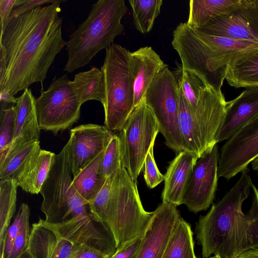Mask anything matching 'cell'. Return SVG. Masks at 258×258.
Here are the masks:
<instances>
[{
  "mask_svg": "<svg viewBox=\"0 0 258 258\" xmlns=\"http://www.w3.org/2000/svg\"><path fill=\"white\" fill-rule=\"evenodd\" d=\"M73 244L58 236L40 218L32 225L28 249L34 258H68Z\"/></svg>",
  "mask_w": 258,
  "mask_h": 258,
  "instance_id": "20",
  "label": "cell"
},
{
  "mask_svg": "<svg viewBox=\"0 0 258 258\" xmlns=\"http://www.w3.org/2000/svg\"><path fill=\"white\" fill-rule=\"evenodd\" d=\"M225 79L231 87H258V48L243 53L231 61L226 68Z\"/></svg>",
  "mask_w": 258,
  "mask_h": 258,
  "instance_id": "22",
  "label": "cell"
},
{
  "mask_svg": "<svg viewBox=\"0 0 258 258\" xmlns=\"http://www.w3.org/2000/svg\"><path fill=\"white\" fill-rule=\"evenodd\" d=\"M155 143L151 146L146 157L144 165V176L150 188H154L164 180V175L159 171L155 160L153 149Z\"/></svg>",
  "mask_w": 258,
  "mask_h": 258,
  "instance_id": "35",
  "label": "cell"
},
{
  "mask_svg": "<svg viewBox=\"0 0 258 258\" xmlns=\"http://www.w3.org/2000/svg\"><path fill=\"white\" fill-rule=\"evenodd\" d=\"M143 234L117 248L115 252L109 258H137L142 244Z\"/></svg>",
  "mask_w": 258,
  "mask_h": 258,
  "instance_id": "36",
  "label": "cell"
},
{
  "mask_svg": "<svg viewBox=\"0 0 258 258\" xmlns=\"http://www.w3.org/2000/svg\"><path fill=\"white\" fill-rule=\"evenodd\" d=\"M248 169L196 224V237L204 258H237L258 248V189Z\"/></svg>",
  "mask_w": 258,
  "mask_h": 258,
  "instance_id": "2",
  "label": "cell"
},
{
  "mask_svg": "<svg viewBox=\"0 0 258 258\" xmlns=\"http://www.w3.org/2000/svg\"><path fill=\"white\" fill-rule=\"evenodd\" d=\"M67 74L56 78L36 99V111L40 130L59 131L71 127L80 117L82 105Z\"/></svg>",
  "mask_w": 258,
  "mask_h": 258,
  "instance_id": "10",
  "label": "cell"
},
{
  "mask_svg": "<svg viewBox=\"0 0 258 258\" xmlns=\"http://www.w3.org/2000/svg\"><path fill=\"white\" fill-rule=\"evenodd\" d=\"M36 99L27 88L17 98L15 107L16 123L13 140L9 148L0 153V159L29 143L39 141L40 129L36 111Z\"/></svg>",
  "mask_w": 258,
  "mask_h": 258,
  "instance_id": "16",
  "label": "cell"
},
{
  "mask_svg": "<svg viewBox=\"0 0 258 258\" xmlns=\"http://www.w3.org/2000/svg\"><path fill=\"white\" fill-rule=\"evenodd\" d=\"M88 206L92 218L111 234L117 248L143 234L153 214L144 209L136 181L122 165Z\"/></svg>",
  "mask_w": 258,
  "mask_h": 258,
  "instance_id": "4",
  "label": "cell"
},
{
  "mask_svg": "<svg viewBox=\"0 0 258 258\" xmlns=\"http://www.w3.org/2000/svg\"><path fill=\"white\" fill-rule=\"evenodd\" d=\"M129 53L124 47L113 43L106 49L101 68L105 83L104 124L111 132L120 130L135 108Z\"/></svg>",
  "mask_w": 258,
  "mask_h": 258,
  "instance_id": "7",
  "label": "cell"
},
{
  "mask_svg": "<svg viewBox=\"0 0 258 258\" xmlns=\"http://www.w3.org/2000/svg\"><path fill=\"white\" fill-rule=\"evenodd\" d=\"M37 7L8 20L0 35L7 69L0 91L15 95L45 80L55 56L67 45L61 34V3Z\"/></svg>",
  "mask_w": 258,
  "mask_h": 258,
  "instance_id": "1",
  "label": "cell"
},
{
  "mask_svg": "<svg viewBox=\"0 0 258 258\" xmlns=\"http://www.w3.org/2000/svg\"><path fill=\"white\" fill-rule=\"evenodd\" d=\"M16 2V0H0L1 34L7 26Z\"/></svg>",
  "mask_w": 258,
  "mask_h": 258,
  "instance_id": "40",
  "label": "cell"
},
{
  "mask_svg": "<svg viewBox=\"0 0 258 258\" xmlns=\"http://www.w3.org/2000/svg\"><path fill=\"white\" fill-rule=\"evenodd\" d=\"M70 143L55 155L47 177L40 193V207L45 215L43 223L60 237L73 244L83 243L93 247L99 245L105 234L101 225L92 218L88 204L72 185L70 160Z\"/></svg>",
  "mask_w": 258,
  "mask_h": 258,
  "instance_id": "3",
  "label": "cell"
},
{
  "mask_svg": "<svg viewBox=\"0 0 258 258\" xmlns=\"http://www.w3.org/2000/svg\"><path fill=\"white\" fill-rule=\"evenodd\" d=\"M198 29L215 36L258 43V0H243L236 9L214 18Z\"/></svg>",
  "mask_w": 258,
  "mask_h": 258,
  "instance_id": "13",
  "label": "cell"
},
{
  "mask_svg": "<svg viewBox=\"0 0 258 258\" xmlns=\"http://www.w3.org/2000/svg\"><path fill=\"white\" fill-rule=\"evenodd\" d=\"M171 42L184 70L200 78L207 85L222 92L226 68L237 56L258 48V43L215 36L180 23Z\"/></svg>",
  "mask_w": 258,
  "mask_h": 258,
  "instance_id": "5",
  "label": "cell"
},
{
  "mask_svg": "<svg viewBox=\"0 0 258 258\" xmlns=\"http://www.w3.org/2000/svg\"><path fill=\"white\" fill-rule=\"evenodd\" d=\"M127 11L124 0H99L94 4L86 20L69 36L63 70L73 73L88 64L101 50L109 47L123 31L121 20Z\"/></svg>",
  "mask_w": 258,
  "mask_h": 258,
  "instance_id": "6",
  "label": "cell"
},
{
  "mask_svg": "<svg viewBox=\"0 0 258 258\" xmlns=\"http://www.w3.org/2000/svg\"><path fill=\"white\" fill-rule=\"evenodd\" d=\"M129 61L134 82L135 107L144 98L153 80L168 66L152 47L148 46L130 52Z\"/></svg>",
  "mask_w": 258,
  "mask_h": 258,
  "instance_id": "17",
  "label": "cell"
},
{
  "mask_svg": "<svg viewBox=\"0 0 258 258\" xmlns=\"http://www.w3.org/2000/svg\"><path fill=\"white\" fill-rule=\"evenodd\" d=\"M121 166L118 137L113 134L104 150L98 172L102 176L107 178L113 176Z\"/></svg>",
  "mask_w": 258,
  "mask_h": 258,
  "instance_id": "32",
  "label": "cell"
},
{
  "mask_svg": "<svg viewBox=\"0 0 258 258\" xmlns=\"http://www.w3.org/2000/svg\"><path fill=\"white\" fill-rule=\"evenodd\" d=\"M0 153L6 151L13 140L16 123L15 106L1 110Z\"/></svg>",
  "mask_w": 258,
  "mask_h": 258,
  "instance_id": "34",
  "label": "cell"
},
{
  "mask_svg": "<svg viewBox=\"0 0 258 258\" xmlns=\"http://www.w3.org/2000/svg\"><path fill=\"white\" fill-rule=\"evenodd\" d=\"M113 135L105 125L92 123L81 124L70 130V160L73 177L106 148Z\"/></svg>",
  "mask_w": 258,
  "mask_h": 258,
  "instance_id": "14",
  "label": "cell"
},
{
  "mask_svg": "<svg viewBox=\"0 0 258 258\" xmlns=\"http://www.w3.org/2000/svg\"><path fill=\"white\" fill-rule=\"evenodd\" d=\"M258 114V87L246 88L227 101L223 121L216 137L217 143L227 141Z\"/></svg>",
  "mask_w": 258,
  "mask_h": 258,
  "instance_id": "18",
  "label": "cell"
},
{
  "mask_svg": "<svg viewBox=\"0 0 258 258\" xmlns=\"http://www.w3.org/2000/svg\"><path fill=\"white\" fill-rule=\"evenodd\" d=\"M118 132L121 165L137 182L149 150L159 132L157 121L144 98Z\"/></svg>",
  "mask_w": 258,
  "mask_h": 258,
  "instance_id": "8",
  "label": "cell"
},
{
  "mask_svg": "<svg viewBox=\"0 0 258 258\" xmlns=\"http://www.w3.org/2000/svg\"><path fill=\"white\" fill-rule=\"evenodd\" d=\"M243 0H191L187 24L199 29L211 19L239 7Z\"/></svg>",
  "mask_w": 258,
  "mask_h": 258,
  "instance_id": "24",
  "label": "cell"
},
{
  "mask_svg": "<svg viewBox=\"0 0 258 258\" xmlns=\"http://www.w3.org/2000/svg\"><path fill=\"white\" fill-rule=\"evenodd\" d=\"M16 258H34L31 255L28 249H27L25 251L21 253Z\"/></svg>",
  "mask_w": 258,
  "mask_h": 258,
  "instance_id": "45",
  "label": "cell"
},
{
  "mask_svg": "<svg viewBox=\"0 0 258 258\" xmlns=\"http://www.w3.org/2000/svg\"><path fill=\"white\" fill-rule=\"evenodd\" d=\"M6 69V51L5 48L0 45V83L3 81Z\"/></svg>",
  "mask_w": 258,
  "mask_h": 258,
  "instance_id": "42",
  "label": "cell"
},
{
  "mask_svg": "<svg viewBox=\"0 0 258 258\" xmlns=\"http://www.w3.org/2000/svg\"><path fill=\"white\" fill-rule=\"evenodd\" d=\"M180 218L176 206L162 202L153 211L137 258H162Z\"/></svg>",
  "mask_w": 258,
  "mask_h": 258,
  "instance_id": "15",
  "label": "cell"
},
{
  "mask_svg": "<svg viewBox=\"0 0 258 258\" xmlns=\"http://www.w3.org/2000/svg\"><path fill=\"white\" fill-rule=\"evenodd\" d=\"M162 258H197L191 226L181 217L173 230Z\"/></svg>",
  "mask_w": 258,
  "mask_h": 258,
  "instance_id": "29",
  "label": "cell"
},
{
  "mask_svg": "<svg viewBox=\"0 0 258 258\" xmlns=\"http://www.w3.org/2000/svg\"><path fill=\"white\" fill-rule=\"evenodd\" d=\"M17 187L14 180H0V258L4 257L8 229L16 212Z\"/></svg>",
  "mask_w": 258,
  "mask_h": 258,
  "instance_id": "28",
  "label": "cell"
},
{
  "mask_svg": "<svg viewBox=\"0 0 258 258\" xmlns=\"http://www.w3.org/2000/svg\"><path fill=\"white\" fill-rule=\"evenodd\" d=\"M252 169L258 172V155L250 162Z\"/></svg>",
  "mask_w": 258,
  "mask_h": 258,
  "instance_id": "44",
  "label": "cell"
},
{
  "mask_svg": "<svg viewBox=\"0 0 258 258\" xmlns=\"http://www.w3.org/2000/svg\"><path fill=\"white\" fill-rule=\"evenodd\" d=\"M179 126L184 151L192 153L199 159L211 148L195 120L189 106L179 88Z\"/></svg>",
  "mask_w": 258,
  "mask_h": 258,
  "instance_id": "21",
  "label": "cell"
},
{
  "mask_svg": "<svg viewBox=\"0 0 258 258\" xmlns=\"http://www.w3.org/2000/svg\"><path fill=\"white\" fill-rule=\"evenodd\" d=\"M219 155L217 144L196 163L182 199L190 212L206 210L212 203L218 185Z\"/></svg>",
  "mask_w": 258,
  "mask_h": 258,
  "instance_id": "12",
  "label": "cell"
},
{
  "mask_svg": "<svg viewBox=\"0 0 258 258\" xmlns=\"http://www.w3.org/2000/svg\"><path fill=\"white\" fill-rule=\"evenodd\" d=\"M136 29L142 34L149 32L160 13L162 0H129Z\"/></svg>",
  "mask_w": 258,
  "mask_h": 258,
  "instance_id": "30",
  "label": "cell"
},
{
  "mask_svg": "<svg viewBox=\"0 0 258 258\" xmlns=\"http://www.w3.org/2000/svg\"><path fill=\"white\" fill-rule=\"evenodd\" d=\"M177 66L173 73L184 97L190 108L193 109L198 103L202 91L208 85L196 75L184 70L181 64Z\"/></svg>",
  "mask_w": 258,
  "mask_h": 258,
  "instance_id": "31",
  "label": "cell"
},
{
  "mask_svg": "<svg viewBox=\"0 0 258 258\" xmlns=\"http://www.w3.org/2000/svg\"><path fill=\"white\" fill-rule=\"evenodd\" d=\"M198 159L197 155L187 151L177 153L170 162L164 174L162 202L176 207L182 204L185 191Z\"/></svg>",
  "mask_w": 258,
  "mask_h": 258,
  "instance_id": "19",
  "label": "cell"
},
{
  "mask_svg": "<svg viewBox=\"0 0 258 258\" xmlns=\"http://www.w3.org/2000/svg\"><path fill=\"white\" fill-rule=\"evenodd\" d=\"M19 210L21 214V224L8 258H16L28 248L31 233L29 225L30 208L27 204L22 203Z\"/></svg>",
  "mask_w": 258,
  "mask_h": 258,
  "instance_id": "33",
  "label": "cell"
},
{
  "mask_svg": "<svg viewBox=\"0 0 258 258\" xmlns=\"http://www.w3.org/2000/svg\"><path fill=\"white\" fill-rule=\"evenodd\" d=\"M237 258H258V248L246 251Z\"/></svg>",
  "mask_w": 258,
  "mask_h": 258,
  "instance_id": "43",
  "label": "cell"
},
{
  "mask_svg": "<svg viewBox=\"0 0 258 258\" xmlns=\"http://www.w3.org/2000/svg\"><path fill=\"white\" fill-rule=\"evenodd\" d=\"M41 149L39 141H34L0 159V180L12 179L17 183L30 168Z\"/></svg>",
  "mask_w": 258,
  "mask_h": 258,
  "instance_id": "23",
  "label": "cell"
},
{
  "mask_svg": "<svg viewBox=\"0 0 258 258\" xmlns=\"http://www.w3.org/2000/svg\"><path fill=\"white\" fill-rule=\"evenodd\" d=\"M81 103L97 100L103 105L105 101V83L101 69L91 66L87 71L76 74L72 81Z\"/></svg>",
  "mask_w": 258,
  "mask_h": 258,
  "instance_id": "25",
  "label": "cell"
},
{
  "mask_svg": "<svg viewBox=\"0 0 258 258\" xmlns=\"http://www.w3.org/2000/svg\"><path fill=\"white\" fill-rule=\"evenodd\" d=\"M103 252L83 243L73 244L68 258H109Z\"/></svg>",
  "mask_w": 258,
  "mask_h": 258,
  "instance_id": "37",
  "label": "cell"
},
{
  "mask_svg": "<svg viewBox=\"0 0 258 258\" xmlns=\"http://www.w3.org/2000/svg\"><path fill=\"white\" fill-rule=\"evenodd\" d=\"M21 222V214L20 211L18 210L13 223L11 226H10L8 229L5 244L4 258H8L11 253L14 240L20 226Z\"/></svg>",
  "mask_w": 258,
  "mask_h": 258,
  "instance_id": "39",
  "label": "cell"
},
{
  "mask_svg": "<svg viewBox=\"0 0 258 258\" xmlns=\"http://www.w3.org/2000/svg\"><path fill=\"white\" fill-rule=\"evenodd\" d=\"M258 155V114L227 140L220 149L219 177L231 179Z\"/></svg>",
  "mask_w": 258,
  "mask_h": 258,
  "instance_id": "11",
  "label": "cell"
},
{
  "mask_svg": "<svg viewBox=\"0 0 258 258\" xmlns=\"http://www.w3.org/2000/svg\"><path fill=\"white\" fill-rule=\"evenodd\" d=\"M144 99L154 114L166 145L177 153L183 151L179 126V87L173 72L168 67L153 80Z\"/></svg>",
  "mask_w": 258,
  "mask_h": 258,
  "instance_id": "9",
  "label": "cell"
},
{
  "mask_svg": "<svg viewBox=\"0 0 258 258\" xmlns=\"http://www.w3.org/2000/svg\"><path fill=\"white\" fill-rule=\"evenodd\" d=\"M58 0H16L9 20L17 17L37 7L57 2Z\"/></svg>",
  "mask_w": 258,
  "mask_h": 258,
  "instance_id": "38",
  "label": "cell"
},
{
  "mask_svg": "<svg viewBox=\"0 0 258 258\" xmlns=\"http://www.w3.org/2000/svg\"><path fill=\"white\" fill-rule=\"evenodd\" d=\"M104 150L79 173L73 177L72 185L88 205L100 191L107 179L98 172Z\"/></svg>",
  "mask_w": 258,
  "mask_h": 258,
  "instance_id": "26",
  "label": "cell"
},
{
  "mask_svg": "<svg viewBox=\"0 0 258 258\" xmlns=\"http://www.w3.org/2000/svg\"><path fill=\"white\" fill-rule=\"evenodd\" d=\"M0 102L1 104V109H5L9 104H16L17 102V98L14 95L7 91H0Z\"/></svg>",
  "mask_w": 258,
  "mask_h": 258,
  "instance_id": "41",
  "label": "cell"
},
{
  "mask_svg": "<svg viewBox=\"0 0 258 258\" xmlns=\"http://www.w3.org/2000/svg\"><path fill=\"white\" fill-rule=\"evenodd\" d=\"M55 154L41 149L30 168L17 182L18 186L32 194L40 193Z\"/></svg>",
  "mask_w": 258,
  "mask_h": 258,
  "instance_id": "27",
  "label": "cell"
}]
</instances>
